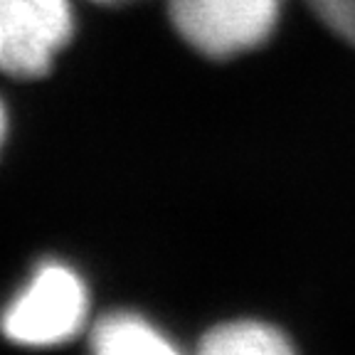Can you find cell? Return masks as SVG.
I'll use <instances>...</instances> for the list:
<instances>
[{
  "label": "cell",
  "mask_w": 355,
  "mask_h": 355,
  "mask_svg": "<svg viewBox=\"0 0 355 355\" xmlns=\"http://www.w3.org/2000/svg\"><path fill=\"white\" fill-rule=\"evenodd\" d=\"M92 294L77 266L42 259L0 306V336L28 350H50L84 331Z\"/></svg>",
  "instance_id": "cell-1"
},
{
  "label": "cell",
  "mask_w": 355,
  "mask_h": 355,
  "mask_svg": "<svg viewBox=\"0 0 355 355\" xmlns=\"http://www.w3.org/2000/svg\"><path fill=\"white\" fill-rule=\"evenodd\" d=\"M284 0H168L183 42L207 60H232L272 37Z\"/></svg>",
  "instance_id": "cell-2"
},
{
  "label": "cell",
  "mask_w": 355,
  "mask_h": 355,
  "mask_svg": "<svg viewBox=\"0 0 355 355\" xmlns=\"http://www.w3.org/2000/svg\"><path fill=\"white\" fill-rule=\"evenodd\" d=\"M72 35V0H0V72L44 77Z\"/></svg>",
  "instance_id": "cell-3"
},
{
  "label": "cell",
  "mask_w": 355,
  "mask_h": 355,
  "mask_svg": "<svg viewBox=\"0 0 355 355\" xmlns=\"http://www.w3.org/2000/svg\"><path fill=\"white\" fill-rule=\"evenodd\" d=\"M89 355H185L139 311H109L89 331Z\"/></svg>",
  "instance_id": "cell-4"
},
{
  "label": "cell",
  "mask_w": 355,
  "mask_h": 355,
  "mask_svg": "<svg viewBox=\"0 0 355 355\" xmlns=\"http://www.w3.org/2000/svg\"><path fill=\"white\" fill-rule=\"evenodd\" d=\"M195 355H299L282 328L254 318L212 326L200 338Z\"/></svg>",
  "instance_id": "cell-5"
},
{
  "label": "cell",
  "mask_w": 355,
  "mask_h": 355,
  "mask_svg": "<svg viewBox=\"0 0 355 355\" xmlns=\"http://www.w3.org/2000/svg\"><path fill=\"white\" fill-rule=\"evenodd\" d=\"M306 3L336 37L355 47V0H306Z\"/></svg>",
  "instance_id": "cell-6"
},
{
  "label": "cell",
  "mask_w": 355,
  "mask_h": 355,
  "mask_svg": "<svg viewBox=\"0 0 355 355\" xmlns=\"http://www.w3.org/2000/svg\"><path fill=\"white\" fill-rule=\"evenodd\" d=\"M6 139H8V111H6L3 99H0V150L6 146Z\"/></svg>",
  "instance_id": "cell-7"
},
{
  "label": "cell",
  "mask_w": 355,
  "mask_h": 355,
  "mask_svg": "<svg viewBox=\"0 0 355 355\" xmlns=\"http://www.w3.org/2000/svg\"><path fill=\"white\" fill-rule=\"evenodd\" d=\"M94 3H109L111 6V3H123V0H94Z\"/></svg>",
  "instance_id": "cell-8"
}]
</instances>
